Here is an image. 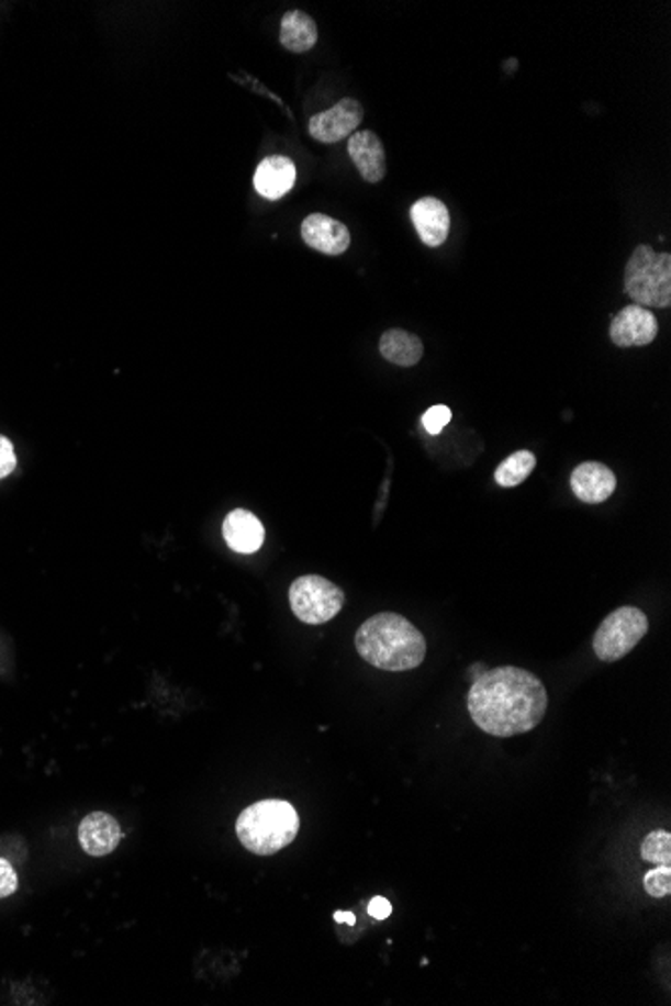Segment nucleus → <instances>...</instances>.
I'll list each match as a JSON object with an SVG mask.
<instances>
[{
  "label": "nucleus",
  "instance_id": "nucleus-15",
  "mask_svg": "<svg viewBox=\"0 0 671 1006\" xmlns=\"http://www.w3.org/2000/svg\"><path fill=\"white\" fill-rule=\"evenodd\" d=\"M295 183V165L283 155L266 157L256 169L254 186L261 198L280 200Z\"/></svg>",
  "mask_w": 671,
  "mask_h": 1006
},
{
  "label": "nucleus",
  "instance_id": "nucleus-16",
  "mask_svg": "<svg viewBox=\"0 0 671 1006\" xmlns=\"http://www.w3.org/2000/svg\"><path fill=\"white\" fill-rule=\"evenodd\" d=\"M280 43L290 53L302 55L318 43V26L316 21L304 11H288L283 14L280 26Z\"/></svg>",
  "mask_w": 671,
  "mask_h": 1006
},
{
  "label": "nucleus",
  "instance_id": "nucleus-19",
  "mask_svg": "<svg viewBox=\"0 0 671 1006\" xmlns=\"http://www.w3.org/2000/svg\"><path fill=\"white\" fill-rule=\"evenodd\" d=\"M641 856L656 867H671V834L666 830L651 831L641 842Z\"/></svg>",
  "mask_w": 671,
  "mask_h": 1006
},
{
  "label": "nucleus",
  "instance_id": "nucleus-11",
  "mask_svg": "<svg viewBox=\"0 0 671 1006\" xmlns=\"http://www.w3.org/2000/svg\"><path fill=\"white\" fill-rule=\"evenodd\" d=\"M123 838L118 819L107 812H93L79 826V842L89 856L101 858L111 854Z\"/></svg>",
  "mask_w": 671,
  "mask_h": 1006
},
{
  "label": "nucleus",
  "instance_id": "nucleus-4",
  "mask_svg": "<svg viewBox=\"0 0 671 1006\" xmlns=\"http://www.w3.org/2000/svg\"><path fill=\"white\" fill-rule=\"evenodd\" d=\"M625 293L644 308H670L671 254L637 246L625 266Z\"/></svg>",
  "mask_w": 671,
  "mask_h": 1006
},
{
  "label": "nucleus",
  "instance_id": "nucleus-25",
  "mask_svg": "<svg viewBox=\"0 0 671 1006\" xmlns=\"http://www.w3.org/2000/svg\"><path fill=\"white\" fill-rule=\"evenodd\" d=\"M334 920L340 925H356V916L353 913H334Z\"/></svg>",
  "mask_w": 671,
  "mask_h": 1006
},
{
  "label": "nucleus",
  "instance_id": "nucleus-5",
  "mask_svg": "<svg viewBox=\"0 0 671 1006\" xmlns=\"http://www.w3.org/2000/svg\"><path fill=\"white\" fill-rule=\"evenodd\" d=\"M648 617L637 607H619L607 615L593 637L595 656L605 663L624 659L648 633Z\"/></svg>",
  "mask_w": 671,
  "mask_h": 1006
},
{
  "label": "nucleus",
  "instance_id": "nucleus-2",
  "mask_svg": "<svg viewBox=\"0 0 671 1006\" xmlns=\"http://www.w3.org/2000/svg\"><path fill=\"white\" fill-rule=\"evenodd\" d=\"M356 651L372 668L411 671L426 657V639L411 621L396 613H378L356 631Z\"/></svg>",
  "mask_w": 671,
  "mask_h": 1006
},
{
  "label": "nucleus",
  "instance_id": "nucleus-24",
  "mask_svg": "<svg viewBox=\"0 0 671 1006\" xmlns=\"http://www.w3.org/2000/svg\"><path fill=\"white\" fill-rule=\"evenodd\" d=\"M368 914H370L372 918H377V920H387L390 914H392V904H390L387 898L377 896V898H372L370 904H368Z\"/></svg>",
  "mask_w": 671,
  "mask_h": 1006
},
{
  "label": "nucleus",
  "instance_id": "nucleus-7",
  "mask_svg": "<svg viewBox=\"0 0 671 1006\" xmlns=\"http://www.w3.org/2000/svg\"><path fill=\"white\" fill-rule=\"evenodd\" d=\"M660 324L653 312L644 305H625L612 320L610 338L617 348H644L658 338Z\"/></svg>",
  "mask_w": 671,
  "mask_h": 1006
},
{
  "label": "nucleus",
  "instance_id": "nucleus-12",
  "mask_svg": "<svg viewBox=\"0 0 671 1006\" xmlns=\"http://www.w3.org/2000/svg\"><path fill=\"white\" fill-rule=\"evenodd\" d=\"M411 220L424 246L440 247L450 232V213L436 198H423L411 208Z\"/></svg>",
  "mask_w": 671,
  "mask_h": 1006
},
{
  "label": "nucleus",
  "instance_id": "nucleus-13",
  "mask_svg": "<svg viewBox=\"0 0 671 1006\" xmlns=\"http://www.w3.org/2000/svg\"><path fill=\"white\" fill-rule=\"evenodd\" d=\"M615 474L601 462H583L571 472V491L583 503H605L615 492Z\"/></svg>",
  "mask_w": 671,
  "mask_h": 1006
},
{
  "label": "nucleus",
  "instance_id": "nucleus-22",
  "mask_svg": "<svg viewBox=\"0 0 671 1006\" xmlns=\"http://www.w3.org/2000/svg\"><path fill=\"white\" fill-rule=\"evenodd\" d=\"M19 888V876L7 858H0V898L11 896Z\"/></svg>",
  "mask_w": 671,
  "mask_h": 1006
},
{
  "label": "nucleus",
  "instance_id": "nucleus-6",
  "mask_svg": "<svg viewBox=\"0 0 671 1006\" xmlns=\"http://www.w3.org/2000/svg\"><path fill=\"white\" fill-rule=\"evenodd\" d=\"M290 607L306 625H322L334 619L344 607V591L320 574H304L290 585Z\"/></svg>",
  "mask_w": 671,
  "mask_h": 1006
},
{
  "label": "nucleus",
  "instance_id": "nucleus-14",
  "mask_svg": "<svg viewBox=\"0 0 671 1006\" xmlns=\"http://www.w3.org/2000/svg\"><path fill=\"white\" fill-rule=\"evenodd\" d=\"M225 545L234 552L251 555L258 552L264 545L266 530L258 516L246 508H236L224 521Z\"/></svg>",
  "mask_w": 671,
  "mask_h": 1006
},
{
  "label": "nucleus",
  "instance_id": "nucleus-3",
  "mask_svg": "<svg viewBox=\"0 0 671 1006\" xmlns=\"http://www.w3.org/2000/svg\"><path fill=\"white\" fill-rule=\"evenodd\" d=\"M300 831V816L283 800H261L246 807L236 821L242 846L251 854L273 856L294 842Z\"/></svg>",
  "mask_w": 671,
  "mask_h": 1006
},
{
  "label": "nucleus",
  "instance_id": "nucleus-23",
  "mask_svg": "<svg viewBox=\"0 0 671 1006\" xmlns=\"http://www.w3.org/2000/svg\"><path fill=\"white\" fill-rule=\"evenodd\" d=\"M14 469H16L14 446L7 436L0 434V479H7Z\"/></svg>",
  "mask_w": 671,
  "mask_h": 1006
},
{
  "label": "nucleus",
  "instance_id": "nucleus-9",
  "mask_svg": "<svg viewBox=\"0 0 671 1006\" xmlns=\"http://www.w3.org/2000/svg\"><path fill=\"white\" fill-rule=\"evenodd\" d=\"M302 239L307 247L326 256H342L353 242L348 227L324 213L307 215L302 223Z\"/></svg>",
  "mask_w": 671,
  "mask_h": 1006
},
{
  "label": "nucleus",
  "instance_id": "nucleus-21",
  "mask_svg": "<svg viewBox=\"0 0 671 1006\" xmlns=\"http://www.w3.org/2000/svg\"><path fill=\"white\" fill-rule=\"evenodd\" d=\"M452 418V412L445 404L426 410L423 416L424 431L428 434H440Z\"/></svg>",
  "mask_w": 671,
  "mask_h": 1006
},
{
  "label": "nucleus",
  "instance_id": "nucleus-8",
  "mask_svg": "<svg viewBox=\"0 0 671 1006\" xmlns=\"http://www.w3.org/2000/svg\"><path fill=\"white\" fill-rule=\"evenodd\" d=\"M365 109L356 99H342L336 105L310 119V135L320 143H338L353 137L362 123Z\"/></svg>",
  "mask_w": 671,
  "mask_h": 1006
},
{
  "label": "nucleus",
  "instance_id": "nucleus-20",
  "mask_svg": "<svg viewBox=\"0 0 671 1006\" xmlns=\"http://www.w3.org/2000/svg\"><path fill=\"white\" fill-rule=\"evenodd\" d=\"M644 886L651 898H666L671 892V867H658L644 878Z\"/></svg>",
  "mask_w": 671,
  "mask_h": 1006
},
{
  "label": "nucleus",
  "instance_id": "nucleus-1",
  "mask_svg": "<svg viewBox=\"0 0 671 1006\" xmlns=\"http://www.w3.org/2000/svg\"><path fill=\"white\" fill-rule=\"evenodd\" d=\"M467 707L474 726L495 738H515L539 726L549 707L541 679L527 669L496 668L474 679Z\"/></svg>",
  "mask_w": 671,
  "mask_h": 1006
},
{
  "label": "nucleus",
  "instance_id": "nucleus-17",
  "mask_svg": "<svg viewBox=\"0 0 671 1006\" xmlns=\"http://www.w3.org/2000/svg\"><path fill=\"white\" fill-rule=\"evenodd\" d=\"M380 354L394 366L411 368L423 360V339L406 329H389L380 338Z\"/></svg>",
  "mask_w": 671,
  "mask_h": 1006
},
{
  "label": "nucleus",
  "instance_id": "nucleus-10",
  "mask_svg": "<svg viewBox=\"0 0 671 1006\" xmlns=\"http://www.w3.org/2000/svg\"><path fill=\"white\" fill-rule=\"evenodd\" d=\"M348 153L354 167L368 183H380L387 177V153L377 133L356 131L348 139Z\"/></svg>",
  "mask_w": 671,
  "mask_h": 1006
},
{
  "label": "nucleus",
  "instance_id": "nucleus-18",
  "mask_svg": "<svg viewBox=\"0 0 671 1006\" xmlns=\"http://www.w3.org/2000/svg\"><path fill=\"white\" fill-rule=\"evenodd\" d=\"M537 458L530 450H518L515 455L506 457L495 470V480L499 487L503 489H513L521 482L529 479L530 472L535 470Z\"/></svg>",
  "mask_w": 671,
  "mask_h": 1006
}]
</instances>
